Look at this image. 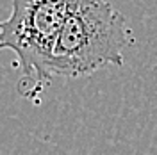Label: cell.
Segmentation results:
<instances>
[{"instance_id":"cell-2","label":"cell","mask_w":157,"mask_h":155,"mask_svg":"<svg viewBox=\"0 0 157 155\" xmlns=\"http://www.w3.org/2000/svg\"><path fill=\"white\" fill-rule=\"evenodd\" d=\"M73 0H13L7 20L0 21V50H11L25 78L48 80L47 66Z\"/></svg>"},{"instance_id":"cell-1","label":"cell","mask_w":157,"mask_h":155,"mask_svg":"<svg viewBox=\"0 0 157 155\" xmlns=\"http://www.w3.org/2000/svg\"><path fill=\"white\" fill-rule=\"evenodd\" d=\"M127 20L105 0H73L54 43L47 77L77 78L109 64L121 66L128 45Z\"/></svg>"}]
</instances>
